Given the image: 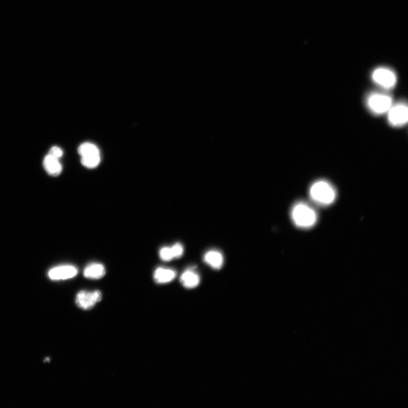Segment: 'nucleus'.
Masks as SVG:
<instances>
[{"label": "nucleus", "mask_w": 408, "mask_h": 408, "mask_svg": "<svg viewBox=\"0 0 408 408\" xmlns=\"http://www.w3.org/2000/svg\"><path fill=\"white\" fill-rule=\"evenodd\" d=\"M387 120L391 126L402 127L405 126L408 120V108L405 102L393 103L387 112Z\"/></svg>", "instance_id": "5"}, {"label": "nucleus", "mask_w": 408, "mask_h": 408, "mask_svg": "<svg viewBox=\"0 0 408 408\" xmlns=\"http://www.w3.org/2000/svg\"><path fill=\"white\" fill-rule=\"evenodd\" d=\"M309 194L312 201L320 206L331 205L335 201L337 195L335 187L325 180L314 182L310 187Z\"/></svg>", "instance_id": "2"}, {"label": "nucleus", "mask_w": 408, "mask_h": 408, "mask_svg": "<svg viewBox=\"0 0 408 408\" xmlns=\"http://www.w3.org/2000/svg\"><path fill=\"white\" fill-rule=\"evenodd\" d=\"M393 103V97L389 94L382 91L370 93L366 98V105L368 110L376 115L387 114Z\"/></svg>", "instance_id": "3"}, {"label": "nucleus", "mask_w": 408, "mask_h": 408, "mask_svg": "<svg viewBox=\"0 0 408 408\" xmlns=\"http://www.w3.org/2000/svg\"><path fill=\"white\" fill-rule=\"evenodd\" d=\"M176 272L173 269L158 268L154 274V279L158 284H167L176 278Z\"/></svg>", "instance_id": "9"}, {"label": "nucleus", "mask_w": 408, "mask_h": 408, "mask_svg": "<svg viewBox=\"0 0 408 408\" xmlns=\"http://www.w3.org/2000/svg\"><path fill=\"white\" fill-rule=\"evenodd\" d=\"M106 274V269L102 264L93 263L87 266L84 271L85 277L91 280H99Z\"/></svg>", "instance_id": "10"}, {"label": "nucleus", "mask_w": 408, "mask_h": 408, "mask_svg": "<svg viewBox=\"0 0 408 408\" xmlns=\"http://www.w3.org/2000/svg\"><path fill=\"white\" fill-rule=\"evenodd\" d=\"M44 168L50 176L56 177L62 172V166L59 160L49 155L45 157L43 161Z\"/></svg>", "instance_id": "8"}, {"label": "nucleus", "mask_w": 408, "mask_h": 408, "mask_svg": "<svg viewBox=\"0 0 408 408\" xmlns=\"http://www.w3.org/2000/svg\"><path fill=\"white\" fill-rule=\"evenodd\" d=\"M160 256L161 259L165 261H170L174 259L172 248L168 247H165L161 249Z\"/></svg>", "instance_id": "15"}, {"label": "nucleus", "mask_w": 408, "mask_h": 408, "mask_svg": "<svg viewBox=\"0 0 408 408\" xmlns=\"http://www.w3.org/2000/svg\"><path fill=\"white\" fill-rule=\"evenodd\" d=\"M200 281L199 274L191 269L186 270L181 277L182 284L187 289L195 288L199 285Z\"/></svg>", "instance_id": "11"}, {"label": "nucleus", "mask_w": 408, "mask_h": 408, "mask_svg": "<svg viewBox=\"0 0 408 408\" xmlns=\"http://www.w3.org/2000/svg\"><path fill=\"white\" fill-rule=\"evenodd\" d=\"M204 261L215 269H219L222 268L223 264V257L222 253L218 251L212 250L208 251L204 256Z\"/></svg>", "instance_id": "12"}, {"label": "nucleus", "mask_w": 408, "mask_h": 408, "mask_svg": "<svg viewBox=\"0 0 408 408\" xmlns=\"http://www.w3.org/2000/svg\"><path fill=\"white\" fill-rule=\"evenodd\" d=\"M78 270L72 265H61L49 270L48 276L52 280H68L77 275Z\"/></svg>", "instance_id": "7"}, {"label": "nucleus", "mask_w": 408, "mask_h": 408, "mask_svg": "<svg viewBox=\"0 0 408 408\" xmlns=\"http://www.w3.org/2000/svg\"><path fill=\"white\" fill-rule=\"evenodd\" d=\"M171 248H172L174 258H177V259L181 257L183 252H184V248H183V245L180 243H177L174 244L173 246L171 247Z\"/></svg>", "instance_id": "16"}, {"label": "nucleus", "mask_w": 408, "mask_h": 408, "mask_svg": "<svg viewBox=\"0 0 408 408\" xmlns=\"http://www.w3.org/2000/svg\"><path fill=\"white\" fill-rule=\"evenodd\" d=\"M78 151L81 157L100 155L96 146L89 143L82 144L78 148Z\"/></svg>", "instance_id": "13"}, {"label": "nucleus", "mask_w": 408, "mask_h": 408, "mask_svg": "<svg viewBox=\"0 0 408 408\" xmlns=\"http://www.w3.org/2000/svg\"><path fill=\"white\" fill-rule=\"evenodd\" d=\"M291 217L295 226L309 228L313 227L317 222L318 214L309 204L300 202L295 204L291 209Z\"/></svg>", "instance_id": "1"}, {"label": "nucleus", "mask_w": 408, "mask_h": 408, "mask_svg": "<svg viewBox=\"0 0 408 408\" xmlns=\"http://www.w3.org/2000/svg\"><path fill=\"white\" fill-rule=\"evenodd\" d=\"M102 295L101 291L95 290L90 292L82 290L79 292L76 298V303L78 307L83 310L92 309L95 305L101 301Z\"/></svg>", "instance_id": "6"}, {"label": "nucleus", "mask_w": 408, "mask_h": 408, "mask_svg": "<svg viewBox=\"0 0 408 408\" xmlns=\"http://www.w3.org/2000/svg\"><path fill=\"white\" fill-rule=\"evenodd\" d=\"M101 162L100 155L81 157V164L89 169L97 168Z\"/></svg>", "instance_id": "14"}, {"label": "nucleus", "mask_w": 408, "mask_h": 408, "mask_svg": "<svg viewBox=\"0 0 408 408\" xmlns=\"http://www.w3.org/2000/svg\"><path fill=\"white\" fill-rule=\"evenodd\" d=\"M48 155L59 160V158L63 155V152H62V149L60 148L53 147L50 149Z\"/></svg>", "instance_id": "17"}, {"label": "nucleus", "mask_w": 408, "mask_h": 408, "mask_svg": "<svg viewBox=\"0 0 408 408\" xmlns=\"http://www.w3.org/2000/svg\"><path fill=\"white\" fill-rule=\"evenodd\" d=\"M372 77L375 84L386 90L393 89L398 81L396 73L393 70L384 67L375 69Z\"/></svg>", "instance_id": "4"}]
</instances>
